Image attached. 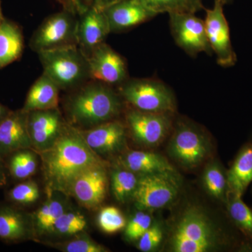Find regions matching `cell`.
<instances>
[{
	"label": "cell",
	"instance_id": "obj_1",
	"mask_svg": "<svg viewBox=\"0 0 252 252\" xmlns=\"http://www.w3.org/2000/svg\"><path fill=\"white\" fill-rule=\"evenodd\" d=\"M41 159L46 190L67 194L73 180L95 164L106 162L88 145L79 129L64 124L54 144L38 153Z\"/></svg>",
	"mask_w": 252,
	"mask_h": 252
},
{
	"label": "cell",
	"instance_id": "obj_18",
	"mask_svg": "<svg viewBox=\"0 0 252 252\" xmlns=\"http://www.w3.org/2000/svg\"><path fill=\"white\" fill-rule=\"evenodd\" d=\"M103 11L111 32L127 31L157 16L137 0H120Z\"/></svg>",
	"mask_w": 252,
	"mask_h": 252
},
{
	"label": "cell",
	"instance_id": "obj_21",
	"mask_svg": "<svg viewBox=\"0 0 252 252\" xmlns=\"http://www.w3.org/2000/svg\"><path fill=\"white\" fill-rule=\"evenodd\" d=\"M123 167L137 175L156 173H177L175 167L160 154L144 151H129L122 158Z\"/></svg>",
	"mask_w": 252,
	"mask_h": 252
},
{
	"label": "cell",
	"instance_id": "obj_34",
	"mask_svg": "<svg viewBox=\"0 0 252 252\" xmlns=\"http://www.w3.org/2000/svg\"><path fill=\"white\" fill-rule=\"evenodd\" d=\"M60 250L65 252H106L108 251L103 245L97 243L86 235H79L76 238L60 245Z\"/></svg>",
	"mask_w": 252,
	"mask_h": 252
},
{
	"label": "cell",
	"instance_id": "obj_17",
	"mask_svg": "<svg viewBox=\"0 0 252 252\" xmlns=\"http://www.w3.org/2000/svg\"><path fill=\"white\" fill-rule=\"evenodd\" d=\"M28 112L23 109L11 111L0 123V157H7L18 150L32 149L28 130Z\"/></svg>",
	"mask_w": 252,
	"mask_h": 252
},
{
	"label": "cell",
	"instance_id": "obj_25",
	"mask_svg": "<svg viewBox=\"0 0 252 252\" xmlns=\"http://www.w3.org/2000/svg\"><path fill=\"white\" fill-rule=\"evenodd\" d=\"M7 173L14 180L24 181L37 170V153L32 149H21L4 158Z\"/></svg>",
	"mask_w": 252,
	"mask_h": 252
},
{
	"label": "cell",
	"instance_id": "obj_26",
	"mask_svg": "<svg viewBox=\"0 0 252 252\" xmlns=\"http://www.w3.org/2000/svg\"><path fill=\"white\" fill-rule=\"evenodd\" d=\"M87 228V220L84 214L69 207L58 219L49 235L68 237L77 235Z\"/></svg>",
	"mask_w": 252,
	"mask_h": 252
},
{
	"label": "cell",
	"instance_id": "obj_22",
	"mask_svg": "<svg viewBox=\"0 0 252 252\" xmlns=\"http://www.w3.org/2000/svg\"><path fill=\"white\" fill-rule=\"evenodd\" d=\"M60 91L57 84L43 73L28 91L22 109L29 112L59 108Z\"/></svg>",
	"mask_w": 252,
	"mask_h": 252
},
{
	"label": "cell",
	"instance_id": "obj_19",
	"mask_svg": "<svg viewBox=\"0 0 252 252\" xmlns=\"http://www.w3.org/2000/svg\"><path fill=\"white\" fill-rule=\"evenodd\" d=\"M33 238L31 215L14 205L0 204V240L17 243Z\"/></svg>",
	"mask_w": 252,
	"mask_h": 252
},
{
	"label": "cell",
	"instance_id": "obj_13",
	"mask_svg": "<svg viewBox=\"0 0 252 252\" xmlns=\"http://www.w3.org/2000/svg\"><path fill=\"white\" fill-rule=\"evenodd\" d=\"M91 80L120 86L127 79L125 59L106 43L97 46L87 57Z\"/></svg>",
	"mask_w": 252,
	"mask_h": 252
},
{
	"label": "cell",
	"instance_id": "obj_16",
	"mask_svg": "<svg viewBox=\"0 0 252 252\" xmlns=\"http://www.w3.org/2000/svg\"><path fill=\"white\" fill-rule=\"evenodd\" d=\"M110 32L108 21L102 10L90 9L78 16L76 40L86 57L104 42Z\"/></svg>",
	"mask_w": 252,
	"mask_h": 252
},
{
	"label": "cell",
	"instance_id": "obj_20",
	"mask_svg": "<svg viewBox=\"0 0 252 252\" xmlns=\"http://www.w3.org/2000/svg\"><path fill=\"white\" fill-rule=\"evenodd\" d=\"M46 201L31 215L34 237L49 235L58 219L70 207L67 194L46 190Z\"/></svg>",
	"mask_w": 252,
	"mask_h": 252
},
{
	"label": "cell",
	"instance_id": "obj_40",
	"mask_svg": "<svg viewBox=\"0 0 252 252\" xmlns=\"http://www.w3.org/2000/svg\"><path fill=\"white\" fill-rule=\"evenodd\" d=\"M214 1H220V2H221L223 5H225L231 3L233 0H214Z\"/></svg>",
	"mask_w": 252,
	"mask_h": 252
},
{
	"label": "cell",
	"instance_id": "obj_30",
	"mask_svg": "<svg viewBox=\"0 0 252 252\" xmlns=\"http://www.w3.org/2000/svg\"><path fill=\"white\" fill-rule=\"evenodd\" d=\"M40 195L39 187L34 181L24 182L14 186L7 193V199L14 205H28L37 201Z\"/></svg>",
	"mask_w": 252,
	"mask_h": 252
},
{
	"label": "cell",
	"instance_id": "obj_14",
	"mask_svg": "<svg viewBox=\"0 0 252 252\" xmlns=\"http://www.w3.org/2000/svg\"><path fill=\"white\" fill-rule=\"evenodd\" d=\"M65 124L59 108L28 112V130L33 150L38 154L49 149Z\"/></svg>",
	"mask_w": 252,
	"mask_h": 252
},
{
	"label": "cell",
	"instance_id": "obj_11",
	"mask_svg": "<svg viewBox=\"0 0 252 252\" xmlns=\"http://www.w3.org/2000/svg\"><path fill=\"white\" fill-rule=\"evenodd\" d=\"M224 5L215 1L212 9H206L205 30L209 44L217 56V63L230 67L237 63L236 54L232 46L230 28L223 12Z\"/></svg>",
	"mask_w": 252,
	"mask_h": 252
},
{
	"label": "cell",
	"instance_id": "obj_12",
	"mask_svg": "<svg viewBox=\"0 0 252 252\" xmlns=\"http://www.w3.org/2000/svg\"><path fill=\"white\" fill-rule=\"evenodd\" d=\"M106 166V162L95 164L81 172L73 180L67 195L86 208H97L107 195L108 177Z\"/></svg>",
	"mask_w": 252,
	"mask_h": 252
},
{
	"label": "cell",
	"instance_id": "obj_5",
	"mask_svg": "<svg viewBox=\"0 0 252 252\" xmlns=\"http://www.w3.org/2000/svg\"><path fill=\"white\" fill-rule=\"evenodd\" d=\"M119 94L131 108L152 113L173 114L175 94L161 81L153 79H127L119 86Z\"/></svg>",
	"mask_w": 252,
	"mask_h": 252
},
{
	"label": "cell",
	"instance_id": "obj_3",
	"mask_svg": "<svg viewBox=\"0 0 252 252\" xmlns=\"http://www.w3.org/2000/svg\"><path fill=\"white\" fill-rule=\"evenodd\" d=\"M221 245V239L211 220L198 207H187L176 220L170 245L175 252H207Z\"/></svg>",
	"mask_w": 252,
	"mask_h": 252
},
{
	"label": "cell",
	"instance_id": "obj_41",
	"mask_svg": "<svg viewBox=\"0 0 252 252\" xmlns=\"http://www.w3.org/2000/svg\"><path fill=\"white\" fill-rule=\"evenodd\" d=\"M4 18L2 14V10H1V0H0V23L2 22Z\"/></svg>",
	"mask_w": 252,
	"mask_h": 252
},
{
	"label": "cell",
	"instance_id": "obj_27",
	"mask_svg": "<svg viewBox=\"0 0 252 252\" xmlns=\"http://www.w3.org/2000/svg\"><path fill=\"white\" fill-rule=\"evenodd\" d=\"M203 184L207 193L217 200L226 201L228 194L227 175L218 162L209 164L203 174Z\"/></svg>",
	"mask_w": 252,
	"mask_h": 252
},
{
	"label": "cell",
	"instance_id": "obj_8",
	"mask_svg": "<svg viewBox=\"0 0 252 252\" xmlns=\"http://www.w3.org/2000/svg\"><path fill=\"white\" fill-rule=\"evenodd\" d=\"M78 17L63 9L50 16L33 34L30 42L32 50L38 53L42 50L77 44Z\"/></svg>",
	"mask_w": 252,
	"mask_h": 252
},
{
	"label": "cell",
	"instance_id": "obj_33",
	"mask_svg": "<svg viewBox=\"0 0 252 252\" xmlns=\"http://www.w3.org/2000/svg\"><path fill=\"white\" fill-rule=\"evenodd\" d=\"M152 224L153 220L149 214L144 212H137L126 225V238L130 241L138 240Z\"/></svg>",
	"mask_w": 252,
	"mask_h": 252
},
{
	"label": "cell",
	"instance_id": "obj_37",
	"mask_svg": "<svg viewBox=\"0 0 252 252\" xmlns=\"http://www.w3.org/2000/svg\"><path fill=\"white\" fill-rule=\"evenodd\" d=\"M184 1L189 12L195 14L197 11L203 9L202 0H184Z\"/></svg>",
	"mask_w": 252,
	"mask_h": 252
},
{
	"label": "cell",
	"instance_id": "obj_29",
	"mask_svg": "<svg viewBox=\"0 0 252 252\" xmlns=\"http://www.w3.org/2000/svg\"><path fill=\"white\" fill-rule=\"evenodd\" d=\"M227 208L231 220L244 233L252 238V212L242 196L227 194Z\"/></svg>",
	"mask_w": 252,
	"mask_h": 252
},
{
	"label": "cell",
	"instance_id": "obj_28",
	"mask_svg": "<svg viewBox=\"0 0 252 252\" xmlns=\"http://www.w3.org/2000/svg\"><path fill=\"white\" fill-rule=\"evenodd\" d=\"M139 177L137 174L124 167L114 170L112 175V190L116 200L124 203L132 198Z\"/></svg>",
	"mask_w": 252,
	"mask_h": 252
},
{
	"label": "cell",
	"instance_id": "obj_23",
	"mask_svg": "<svg viewBox=\"0 0 252 252\" xmlns=\"http://www.w3.org/2000/svg\"><path fill=\"white\" fill-rule=\"evenodd\" d=\"M23 49L22 30L14 21L4 18L0 23V69L18 61Z\"/></svg>",
	"mask_w": 252,
	"mask_h": 252
},
{
	"label": "cell",
	"instance_id": "obj_7",
	"mask_svg": "<svg viewBox=\"0 0 252 252\" xmlns=\"http://www.w3.org/2000/svg\"><path fill=\"white\" fill-rule=\"evenodd\" d=\"M180 189L177 173L140 175L132 198L142 210H158L175 201Z\"/></svg>",
	"mask_w": 252,
	"mask_h": 252
},
{
	"label": "cell",
	"instance_id": "obj_9",
	"mask_svg": "<svg viewBox=\"0 0 252 252\" xmlns=\"http://www.w3.org/2000/svg\"><path fill=\"white\" fill-rule=\"evenodd\" d=\"M172 114L142 112L130 108L126 112V126L133 140L145 147H156L166 138L172 127Z\"/></svg>",
	"mask_w": 252,
	"mask_h": 252
},
{
	"label": "cell",
	"instance_id": "obj_38",
	"mask_svg": "<svg viewBox=\"0 0 252 252\" xmlns=\"http://www.w3.org/2000/svg\"><path fill=\"white\" fill-rule=\"evenodd\" d=\"M7 175L4 158L0 157V189L2 188L7 183Z\"/></svg>",
	"mask_w": 252,
	"mask_h": 252
},
{
	"label": "cell",
	"instance_id": "obj_39",
	"mask_svg": "<svg viewBox=\"0 0 252 252\" xmlns=\"http://www.w3.org/2000/svg\"><path fill=\"white\" fill-rule=\"evenodd\" d=\"M11 109L8 108L7 107L4 106V104L0 103V123L9 115L11 112Z\"/></svg>",
	"mask_w": 252,
	"mask_h": 252
},
{
	"label": "cell",
	"instance_id": "obj_10",
	"mask_svg": "<svg viewBox=\"0 0 252 252\" xmlns=\"http://www.w3.org/2000/svg\"><path fill=\"white\" fill-rule=\"evenodd\" d=\"M168 15L172 36L181 49L191 56H197L200 53L211 54L204 20L189 11L173 12Z\"/></svg>",
	"mask_w": 252,
	"mask_h": 252
},
{
	"label": "cell",
	"instance_id": "obj_24",
	"mask_svg": "<svg viewBox=\"0 0 252 252\" xmlns=\"http://www.w3.org/2000/svg\"><path fill=\"white\" fill-rule=\"evenodd\" d=\"M226 175L228 193L243 196L252 182V144L240 150Z\"/></svg>",
	"mask_w": 252,
	"mask_h": 252
},
{
	"label": "cell",
	"instance_id": "obj_31",
	"mask_svg": "<svg viewBox=\"0 0 252 252\" xmlns=\"http://www.w3.org/2000/svg\"><path fill=\"white\" fill-rule=\"evenodd\" d=\"M99 228L108 234L117 233L125 228L126 220L122 212L117 207L109 206L102 208L97 217Z\"/></svg>",
	"mask_w": 252,
	"mask_h": 252
},
{
	"label": "cell",
	"instance_id": "obj_15",
	"mask_svg": "<svg viewBox=\"0 0 252 252\" xmlns=\"http://www.w3.org/2000/svg\"><path fill=\"white\" fill-rule=\"evenodd\" d=\"M79 131L89 147L99 157L118 153L125 147L127 128L117 119Z\"/></svg>",
	"mask_w": 252,
	"mask_h": 252
},
{
	"label": "cell",
	"instance_id": "obj_6",
	"mask_svg": "<svg viewBox=\"0 0 252 252\" xmlns=\"http://www.w3.org/2000/svg\"><path fill=\"white\" fill-rule=\"evenodd\" d=\"M167 152L180 166L190 170L207 160L211 147L207 136L198 126L180 119L176 123Z\"/></svg>",
	"mask_w": 252,
	"mask_h": 252
},
{
	"label": "cell",
	"instance_id": "obj_2",
	"mask_svg": "<svg viewBox=\"0 0 252 252\" xmlns=\"http://www.w3.org/2000/svg\"><path fill=\"white\" fill-rule=\"evenodd\" d=\"M68 99L66 109L71 125L80 130L116 120L122 113V97L112 86L86 82Z\"/></svg>",
	"mask_w": 252,
	"mask_h": 252
},
{
	"label": "cell",
	"instance_id": "obj_4",
	"mask_svg": "<svg viewBox=\"0 0 252 252\" xmlns=\"http://www.w3.org/2000/svg\"><path fill=\"white\" fill-rule=\"evenodd\" d=\"M38 55L44 74L61 90L77 89L91 80L87 57L77 44L42 50Z\"/></svg>",
	"mask_w": 252,
	"mask_h": 252
},
{
	"label": "cell",
	"instance_id": "obj_36",
	"mask_svg": "<svg viewBox=\"0 0 252 252\" xmlns=\"http://www.w3.org/2000/svg\"><path fill=\"white\" fill-rule=\"evenodd\" d=\"M162 235L160 225L152 224L139 239L137 248L143 252L153 251L161 243Z\"/></svg>",
	"mask_w": 252,
	"mask_h": 252
},
{
	"label": "cell",
	"instance_id": "obj_32",
	"mask_svg": "<svg viewBox=\"0 0 252 252\" xmlns=\"http://www.w3.org/2000/svg\"><path fill=\"white\" fill-rule=\"evenodd\" d=\"M62 5L63 9L78 16L90 9L104 11L114 3L120 0H57Z\"/></svg>",
	"mask_w": 252,
	"mask_h": 252
},
{
	"label": "cell",
	"instance_id": "obj_35",
	"mask_svg": "<svg viewBox=\"0 0 252 252\" xmlns=\"http://www.w3.org/2000/svg\"><path fill=\"white\" fill-rule=\"evenodd\" d=\"M144 7L157 15L188 11L184 0H137Z\"/></svg>",
	"mask_w": 252,
	"mask_h": 252
}]
</instances>
